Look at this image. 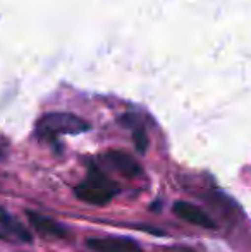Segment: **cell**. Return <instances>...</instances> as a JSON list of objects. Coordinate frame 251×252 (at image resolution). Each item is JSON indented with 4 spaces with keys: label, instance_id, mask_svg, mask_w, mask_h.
Returning a JSON list of instances; mask_svg holds the SVG:
<instances>
[{
    "label": "cell",
    "instance_id": "6da1fadb",
    "mask_svg": "<svg viewBox=\"0 0 251 252\" xmlns=\"http://www.w3.org/2000/svg\"><path fill=\"white\" fill-rule=\"evenodd\" d=\"M74 192L81 201L88 204L104 206L114 199V196L119 192V187L100 168L91 166L86 179L74 189Z\"/></svg>",
    "mask_w": 251,
    "mask_h": 252
},
{
    "label": "cell",
    "instance_id": "7a4b0ae2",
    "mask_svg": "<svg viewBox=\"0 0 251 252\" xmlns=\"http://www.w3.org/2000/svg\"><path fill=\"white\" fill-rule=\"evenodd\" d=\"M90 129V124L86 120L79 119V117L72 115V113H47L38 120L36 132L41 139L55 141L59 136L64 134H81L84 130Z\"/></svg>",
    "mask_w": 251,
    "mask_h": 252
},
{
    "label": "cell",
    "instance_id": "3957f363",
    "mask_svg": "<svg viewBox=\"0 0 251 252\" xmlns=\"http://www.w3.org/2000/svg\"><path fill=\"white\" fill-rule=\"evenodd\" d=\"M0 240L14 244L31 242V233L26 230V226L3 208H0Z\"/></svg>",
    "mask_w": 251,
    "mask_h": 252
},
{
    "label": "cell",
    "instance_id": "277c9868",
    "mask_svg": "<svg viewBox=\"0 0 251 252\" xmlns=\"http://www.w3.org/2000/svg\"><path fill=\"white\" fill-rule=\"evenodd\" d=\"M86 246L93 252H143L141 246L127 237H102V239H88Z\"/></svg>",
    "mask_w": 251,
    "mask_h": 252
},
{
    "label": "cell",
    "instance_id": "5b68a950",
    "mask_svg": "<svg viewBox=\"0 0 251 252\" xmlns=\"http://www.w3.org/2000/svg\"><path fill=\"white\" fill-rule=\"evenodd\" d=\"M26 216L30 225L45 239H67V235H69V230L57 220L48 218V216L36 211H26Z\"/></svg>",
    "mask_w": 251,
    "mask_h": 252
},
{
    "label": "cell",
    "instance_id": "8992f818",
    "mask_svg": "<svg viewBox=\"0 0 251 252\" xmlns=\"http://www.w3.org/2000/svg\"><path fill=\"white\" fill-rule=\"evenodd\" d=\"M104 159L115 170V172L121 173L122 177L134 179V177L141 175V165L126 151L110 150L104 155Z\"/></svg>",
    "mask_w": 251,
    "mask_h": 252
},
{
    "label": "cell",
    "instance_id": "52a82bcc",
    "mask_svg": "<svg viewBox=\"0 0 251 252\" xmlns=\"http://www.w3.org/2000/svg\"><path fill=\"white\" fill-rule=\"evenodd\" d=\"M174 213L181 220H184V221H188V223H193V225H196V226H201V228H208V230L217 228L214 220H212L203 209L191 204V202L178 201L174 204Z\"/></svg>",
    "mask_w": 251,
    "mask_h": 252
},
{
    "label": "cell",
    "instance_id": "ba28073f",
    "mask_svg": "<svg viewBox=\"0 0 251 252\" xmlns=\"http://www.w3.org/2000/svg\"><path fill=\"white\" fill-rule=\"evenodd\" d=\"M133 139H134V146H136L138 153H141V155H143V153L146 151V146H148V137H146V134H144V130L141 129V127L134 129Z\"/></svg>",
    "mask_w": 251,
    "mask_h": 252
},
{
    "label": "cell",
    "instance_id": "9c48e42d",
    "mask_svg": "<svg viewBox=\"0 0 251 252\" xmlns=\"http://www.w3.org/2000/svg\"><path fill=\"white\" fill-rule=\"evenodd\" d=\"M176 252H193V251H188V249H182V251H176Z\"/></svg>",
    "mask_w": 251,
    "mask_h": 252
},
{
    "label": "cell",
    "instance_id": "30bf717a",
    "mask_svg": "<svg viewBox=\"0 0 251 252\" xmlns=\"http://www.w3.org/2000/svg\"><path fill=\"white\" fill-rule=\"evenodd\" d=\"M0 156H2V150H0Z\"/></svg>",
    "mask_w": 251,
    "mask_h": 252
}]
</instances>
